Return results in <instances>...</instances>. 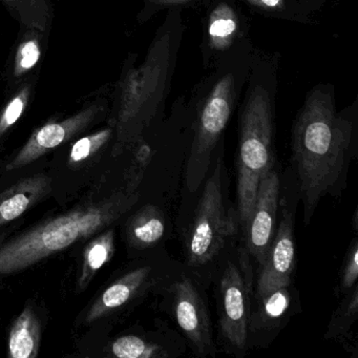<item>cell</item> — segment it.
<instances>
[{
	"instance_id": "cell-5",
	"label": "cell",
	"mask_w": 358,
	"mask_h": 358,
	"mask_svg": "<svg viewBox=\"0 0 358 358\" xmlns=\"http://www.w3.org/2000/svg\"><path fill=\"white\" fill-rule=\"evenodd\" d=\"M136 200L135 196H120L106 206L72 211L1 245L0 276L27 269L92 236L122 215Z\"/></svg>"
},
{
	"instance_id": "cell-3",
	"label": "cell",
	"mask_w": 358,
	"mask_h": 358,
	"mask_svg": "<svg viewBox=\"0 0 358 358\" xmlns=\"http://www.w3.org/2000/svg\"><path fill=\"white\" fill-rule=\"evenodd\" d=\"M255 52L248 41L224 55L199 87L194 102L192 144L186 165V186L196 192L209 173L213 155L246 85Z\"/></svg>"
},
{
	"instance_id": "cell-1",
	"label": "cell",
	"mask_w": 358,
	"mask_h": 358,
	"mask_svg": "<svg viewBox=\"0 0 358 358\" xmlns=\"http://www.w3.org/2000/svg\"><path fill=\"white\" fill-rule=\"evenodd\" d=\"M357 110L337 112L330 85L313 87L297 113L291 136L303 222L309 225L324 196H339L357 148Z\"/></svg>"
},
{
	"instance_id": "cell-13",
	"label": "cell",
	"mask_w": 358,
	"mask_h": 358,
	"mask_svg": "<svg viewBox=\"0 0 358 358\" xmlns=\"http://www.w3.org/2000/svg\"><path fill=\"white\" fill-rule=\"evenodd\" d=\"M104 110V106L100 102L83 108L78 114L60 121L43 125L35 131L17 156L7 165V171H15L34 162L43 155L62 145L64 142L87 129Z\"/></svg>"
},
{
	"instance_id": "cell-14",
	"label": "cell",
	"mask_w": 358,
	"mask_h": 358,
	"mask_svg": "<svg viewBox=\"0 0 358 358\" xmlns=\"http://www.w3.org/2000/svg\"><path fill=\"white\" fill-rule=\"evenodd\" d=\"M169 268V266L163 264L158 267L145 265L127 272L102 293L87 313V322H92L103 317L110 311L127 305L140 293L145 292L157 285L169 284L171 280V274L167 271Z\"/></svg>"
},
{
	"instance_id": "cell-11",
	"label": "cell",
	"mask_w": 358,
	"mask_h": 358,
	"mask_svg": "<svg viewBox=\"0 0 358 358\" xmlns=\"http://www.w3.org/2000/svg\"><path fill=\"white\" fill-rule=\"evenodd\" d=\"M280 181L278 171H268L257 187L252 213L245 226V247L250 259L261 266L276 229Z\"/></svg>"
},
{
	"instance_id": "cell-12",
	"label": "cell",
	"mask_w": 358,
	"mask_h": 358,
	"mask_svg": "<svg viewBox=\"0 0 358 358\" xmlns=\"http://www.w3.org/2000/svg\"><path fill=\"white\" fill-rule=\"evenodd\" d=\"M282 215L267 255L259 267V273L255 280V295L292 284L296 259L294 221L288 209H285Z\"/></svg>"
},
{
	"instance_id": "cell-22",
	"label": "cell",
	"mask_w": 358,
	"mask_h": 358,
	"mask_svg": "<svg viewBox=\"0 0 358 358\" xmlns=\"http://www.w3.org/2000/svg\"><path fill=\"white\" fill-rule=\"evenodd\" d=\"M113 133H114V131H113L112 127H108V129H102V131H98L94 135L87 136V137L78 140L73 145L72 150H71V164L83 162V161L87 160L90 157L93 156L102 146L106 145L110 141Z\"/></svg>"
},
{
	"instance_id": "cell-18",
	"label": "cell",
	"mask_w": 358,
	"mask_h": 358,
	"mask_svg": "<svg viewBox=\"0 0 358 358\" xmlns=\"http://www.w3.org/2000/svg\"><path fill=\"white\" fill-rule=\"evenodd\" d=\"M41 343V324L30 307H26L12 327L9 355L13 358H34Z\"/></svg>"
},
{
	"instance_id": "cell-21",
	"label": "cell",
	"mask_w": 358,
	"mask_h": 358,
	"mask_svg": "<svg viewBox=\"0 0 358 358\" xmlns=\"http://www.w3.org/2000/svg\"><path fill=\"white\" fill-rule=\"evenodd\" d=\"M358 318V285L343 294L338 307L329 322L324 338L338 339L345 337Z\"/></svg>"
},
{
	"instance_id": "cell-20",
	"label": "cell",
	"mask_w": 358,
	"mask_h": 358,
	"mask_svg": "<svg viewBox=\"0 0 358 358\" xmlns=\"http://www.w3.org/2000/svg\"><path fill=\"white\" fill-rule=\"evenodd\" d=\"M114 250L115 236L113 230L106 231L90 243L83 255V271L78 280L80 288L87 287L98 270L112 259Z\"/></svg>"
},
{
	"instance_id": "cell-7",
	"label": "cell",
	"mask_w": 358,
	"mask_h": 358,
	"mask_svg": "<svg viewBox=\"0 0 358 358\" xmlns=\"http://www.w3.org/2000/svg\"><path fill=\"white\" fill-rule=\"evenodd\" d=\"M255 291L251 259L244 247L226 261L217 280L219 332L224 350L230 355H246L247 328Z\"/></svg>"
},
{
	"instance_id": "cell-4",
	"label": "cell",
	"mask_w": 358,
	"mask_h": 358,
	"mask_svg": "<svg viewBox=\"0 0 358 358\" xmlns=\"http://www.w3.org/2000/svg\"><path fill=\"white\" fill-rule=\"evenodd\" d=\"M183 35L179 9H169L143 64L125 69L118 93V129L123 139L139 137L156 119L169 95Z\"/></svg>"
},
{
	"instance_id": "cell-15",
	"label": "cell",
	"mask_w": 358,
	"mask_h": 358,
	"mask_svg": "<svg viewBox=\"0 0 358 358\" xmlns=\"http://www.w3.org/2000/svg\"><path fill=\"white\" fill-rule=\"evenodd\" d=\"M184 350L183 338L169 328L155 338L124 335L112 345L113 354L118 358H173L181 355Z\"/></svg>"
},
{
	"instance_id": "cell-8",
	"label": "cell",
	"mask_w": 358,
	"mask_h": 358,
	"mask_svg": "<svg viewBox=\"0 0 358 358\" xmlns=\"http://www.w3.org/2000/svg\"><path fill=\"white\" fill-rule=\"evenodd\" d=\"M169 313L196 357H215L210 312L204 291L196 278L186 273L176 275L164 287Z\"/></svg>"
},
{
	"instance_id": "cell-16",
	"label": "cell",
	"mask_w": 358,
	"mask_h": 358,
	"mask_svg": "<svg viewBox=\"0 0 358 358\" xmlns=\"http://www.w3.org/2000/svg\"><path fill=\"white\" fill-rule=\"evenodd\" d=\"M43 176L28 178L0 194V227L24 215L48 190Z\"/></svg>"
},
{
	"instance_id": "cell-6",
	"label": "cell",
	"mask_w": 358,
	"mask_h": 358,
	"mask_svg": "<svg viewBox=\"0 0 358 358\" xmlns=\"http://www.w3.org/2000/svg\"><path fill=\"white\" fill-rule=\"evenodd\" d=\"M223 160L204 183L194 219L186 232L184 252L190 268L200 269L213 263L223 250L228 238L236 234V224L228 215L223 190Z\"/></svg>"
},
{
	"instance_id": "cell-26",
	"label": "cell",
	"mask_w": 358,
	"mask_h": 358,
	"mask_svg": "<svg viewBox=\"0 0 358 358\" xmlns=\"http://www.w3.org/2000/svg\"><path fill=\"white\" fill-rule=\"evenodd\" d=\"M245 1L255 9L269 13L274 17L295 18L299 12L296 3H291L289 0H245Z\"/></svg>"
},
{
	"instance_id": "cell-24",
	"label": "cell",
	"mask_w": 358,
	"mask_h": 358,
	"mask_svg": "<svg viewBox=\"0 0 358 358\" xmlns=\"http://www.w3.org/2000/svg\"><path fill=\"white\" fill-rule=\"evenodd\" d=\"M30 95V85H24L3 108L0 115V137L5 135L20 120L28 106Z\"/></svg>"
},
{
	"instance_id": "cell-2",
	"label": "cell",
	"mask_w": 358,
	"mask_h": 358,
	"mask_svg": "<svg viewBox=\"0 0 358 358\" xmlns=\"http://www.w3.org/2000/svg\"><path fill=\"white\" fill-rule=\"evenodd\" d=\"M275 80L273 60L253 54L240 110L236 159L238 224L243 229L252 213L259 181L274 169Z\"/></svg>"
},
{
	"instance_id": "cell-17",
	"label": "cell",
	"mask_w": 358,
	"mask_h": 358,
	"mask_svg": "<svg viewBox=\"0 0 358 358\" xmlns=\"http://www.w3.org/2000/svg\"><path fill=\"white\" fill-rule=\"evenodd\" d=\"M166 223L162 211L158 207L148 205L138 211L129 221V242L138 249L156 246L164 238Z\"/></svg>"
},
{
	"instance_id": "cell-27",
	"label": "cell",
	"mask_w": 358,
	"mask_h": 358,
	"mask_svg": "<svg viewBox=\"0 0 358 358\" xmlns=\"http://www.w3.org/2000/svg\"><path fill=\"white\" fill-rule=\"evenodd\" d=\"M194 1L199 0H144L143 8L138 15V22L143 24L163 10L179 9V7L190 5Z\"/></svg>"
},
{
	"instance_id": "cell-25",
	"label": "cell",
	"mask_w": 358,
	"mask_h": 358,
	"mask_svg": "<svg viewBox=\"0 0 358 358\" xmlns=\"http://www.w3.org/2000/svg\"><path fill=\"white\" fill-rule=\"evenodd\" d=\"M358 278V241L354 238L348 248L347 255L343 259L339 276V291L345 294L357 285Z\"/></svg>"
},
{
	"instance_id": "cell-10",
	"label": "cell",
	"mask_w": 358,
	"mask_h": 358,
	"mask_svg": "<svg viewBox=\"0 0 358 358\" xmlns=\"http://www.w3.org/2000/svg\"><path fill=\"white\" fill-rule=\"evenodd\" d=\"M202 53L205 66H215L224 55L248 41V24L238 0H206Z\"/></svg>"
},
{
	"instance_id": "cell-19",
	"label": "cell",
	"mask_w": 358,
	"mask_h": 358,
	"mask_svg": "<svg viewBox=\"0 0 358 358\" xmlns=\"http://www.w3.org/2000/svg\"><path fill=\"white\" fill-rule=\"evenodd\" d=\"M12 16L31 30L45 32L51 26L50 0H1Z\"/></svg>"
},
{
	"instance_id": "cell-23",
	"label": "cell",
	"mask_w": 358,
	"mask_h": 358,
	"mask_svg": "<svg viewBox=\"0 0 358 358\" xmlns=\"http://www.w3.org/2000/svg\"><path fill=\"white\" fill-rule=\"evenodd\" d=\"M41 57V47L38 38L35 36L29 37L18 47L14 62V77L20 78L24 76L38 64Z\"/></svg>"
},
{
	"instance_id": "cell-9",
	"label": "cell",
	"mask_w": 358,
	"mask_h": 358,
	"mask_svg": "<svg viewBox=\"0 0 358 358\" xmlns=\"http://www.w3.org/2000/svg\"><path fill=\"white\" fill-rule=\"evenodd\" d=\"M301 310L299 292L292 284L253 294L247 328V348L265 349Z\"/></svg>"
}]
</instances>
